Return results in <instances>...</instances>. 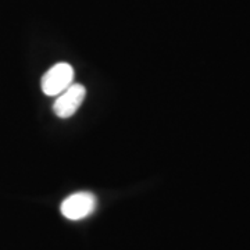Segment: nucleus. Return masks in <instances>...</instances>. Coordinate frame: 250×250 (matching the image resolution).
<instances>
[{"instance_id": "f257e3e1", "label": "nucleus", "mask_w": 250, "mask_h": 250, "mask_svg": "<svg viewBox=\"0 0 250 250\" xmlns=\"http://www.w3.org/2000/svg\"><path fill=\"white\" fill-rule=\"evenodd\" d=\"M74 81V68L68 62H57L42 78V90L47 96H59Z\"/></svg>"}, {"instance_id": "7ed1b4c3", "label": "nucleus", "mask_w": 250, "mask_h": 250, "mask_svg": "<svg viewBox=\"0 0 250 250\" xmlns=\"http://www.w3.org/2000/svg\"><path fill=\"white\" fill-rule=\"evenodd\" d=\"M86 96V89L81 83H72L68 89H65L60 93L53 104V110L56 116L60 118H70L72 117L81 104L83 103Z\"/></svg>"}, {"instance_id": "f03ea898", "label": "nucleus", "mask_w": 250, "mask_h": 250, "mask_svg": "<svg viewBox=\"0 0 250 250\" xmlns=\"http://www.w3.org/2000/svg\"><path fill=\"white\" fill-rule=\"evenodd\" d=\"M95 208H96V197L89 192L74 193L67 197L60 207L62 214L72 221H78L88 217L95 211Z\"/></svg>"}]
</instances>
